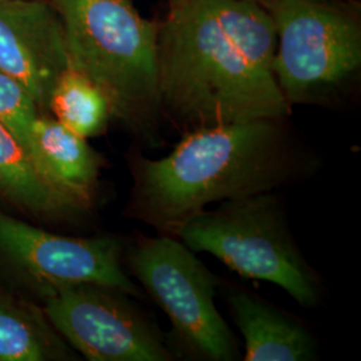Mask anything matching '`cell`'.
I'll list each match as a JSON object with an SVG mask.
<instances>
[{"instance_id": "obj_1", "label": "cell", "mask_w": 361, "mask_h": 361, "mask_svg": "<svg viewBox=\"0 0 361 361\" xmlns=\"http://www.w3.org/2000/svg\"><path fill=\"white\" fill-rule=\"evenodd\" d=\"M276 28L255 0H186L158 26L164 116L183 133L289 114L273 74Z\"/></svg>"}, {"instance_id": "obj_2", "label": "cell", "mask_w": 361, "mask_h": 361, "mask_svg": "<svg viewBox=\"0 0 361 361\" xmlns=\"http://www.w3.org/2000/svg\"><path fill=\"white\" fill-rule=\"evenodd\" d=\"M283 119H256L190 130L170 154L130 155L128 217L174 235L212 204L276 192L313 171Z\"/></svg>"}, {"instance_id": "obj_3", "label": "cell", "mask_w": 361, "mask_h": 361, "mask_svg": "<svg viewBox=\"0 0 361 361\" xmlns=\"http://www.w3.org/2000/svg\"><path fill=\"white\" fill-rule=\"evenodd\" d=\"M65 30L68 66L89 78L123 121L150 146L164 118L158 25L130 0H51Z\"/></svg>"}, {"instance_id": "obj_4", "label": "cell", "mask_w": 361, "mask_h": 361, "mask_svg": "<svg viewBox=\"0 0 361 361\" xmlns=\"http://www.w3.org/2000/svg\"><path fill=\"white\" fill-rule=\"evenodd\" d=\"M176 237L240 276L277 285L298 305H319L323 285L293 238L274 192L219 202L185 222Z\"/></svg>"}, {"instance_id": "obj_5", "label": "cell", "mask_w": 361, "mask_h": 361, "mask_svg": "<svg viewBox=\"0 0 361 361\" xmlns=\"http://www.w3.org/2000/svg\"><path fill=\"white\" fill-rule=\"evenodd\" d=\"M276 28L273 74L292 104H313L359 73L361 31L348 11L324 0H271Z\"/></svg>"}, {"instance_id": "obj_6", "label": "cell", "mask_w": 361, "mask_h": 361, "mask_svg": "<svg viewBox=\"0 0 361 361\" xmlns=\"http://www.w3.org/2000/svg\"><path fill=\"white\" fill-rule=\"evenodd\" d=\"M195 255L174 235H142L128 250L126 262L166 313L182 352L197 360H238L232 329L214 304L219 277Z\"/></svg>"}, {"instance_id": "obj_7", "label": "cell", "mask_w": 361, "mask_h": 361, "mask_svg": "<svg viewBox=\"0 0 361 361\" xmlns=\"http://www.w3.org/2000/svg\"><path fill=\"white\" fill-rule=\"evenodd\" d=\"M44 314L91 361H171L176 355L128 293L101 285L43 288Z\"/></svg>"}, {"instance_id": "obj_8", "label": "cell", "mask_w": 361, "mask_h": 361, "mask_svg": "<svg viewBox=\"0 0 361 361\" xmlns=\"http://www.w3.org/2000/svg\"><path fill=\"white\" fill-rule=\"evenodd\" d=\"M0 252L43 288L94 284L141 297L122 265V243L113 237H66L0 212Z\"/></svg>"}, {"instance_id": "obj_9", "label": "cell", "mask_w": 361, "mask_h": 361, "mask_svg": "<svg viewBox=\"0 0 361 361\" xmlns=\"http://www.w3.org/2000/svg\"><path fill=\"white\" fill-rule=\"evenodd\" d=\"M68 67L65 30L51 1L0 0V71L16 79L40 110Z\"/></svg>"}, {"instance_id": "obj_10", "label": "cell", "mask_w": 361, "mask_h": 361, "mask_svg": "<svg viewBox=\"0 0 361 361\" xmlns=\"http://www.w3.org/2000/svg\"><path fill=\"white\" fill-rule=\"evenodd\" d=\"M28 155L44 180L79 212L92 205L101 158L85 138L66 129L55 118L39 116L31 130Z\"/></svg>"}, {"instance_id": "obj_11", "label": "cell", "mask_w": 361, "mask_h": 361, "mask_svg": "<svg viewBox=\"0 0 361 361\" xmlns=\"http://www.w3.org/2000/svg\"><path fill=\"white\" fill-rule=\"evenodd\" d=\"M233 320L244 337L245 361H312L317 343L308 328L243 288L228 290Z\"/></svg>"}, {"instance_id": "obj_12", "label": "cell", "mask_w": 361, "mask_h": 361, "mask_svg": "<svg viewBox=\"0 0 361 361\" xmlns=\"http://www.w3.org/2000/svg\"><path fill=\"white\" fill-rule=\"evenodd\" d=\"M0 200L42 217H65L79 212L39 174L26 149L1 123Z\"/></svg>"}, {"instance_id": "obj_13", "label": "cell", "mask_w": 361, "mask_h": 361, "mask_svg": "<svg viewBox=\"0 0 361 361\" xmlns=\"http://www.w3.org/2000/svg\"><path fill=\"white\" fill-rule=\"evenodd\" d=\"M71 359L46 314L0 288V361Z\"/></svg>"}, {"instance_id": "obj_14", "label": "cell", "mask_w": 361, "mask_h": 361, "mask_svg": "<svg viewBox=\"0 0 361 361\" xmlns=\"http://www.w3.org/2000/svg\"><path fill=\"white\" fill-rule=\"evenodd\" d=\"M47 110L66 129L85 140L102 133L111 116L102 90L70 66L55 82Z\"/></svg>"}, {"instance_id": "obj_15", "label": "cell", "mask_w": 361, "mask_h": 361, "mask_svg": "<svg viewBox=\"0 0 361 361\" xmlns=\"http://www.w3.org/2000/svg\"><path fill=\"white\" fill-rule=\"evenodd\" d=\"M40 109L30 92L13 77L0 71V123L28 153L31 130Z\"/></svg>"}, {"instance_id": "obj_16", "label": "cell", "mask_w": 361, "mask_h": 361, "mask_svg": "<svg viewBox=\"0 0 361 361\" xmlns=\"http://www.w3.org/2000/svg\"><path fill=\"white\" fill-rule=\"evenodd\" d=\"M166 1H168L170 7H176V6L182 4V3H183V1H186V0H166Z\"/></svg>"}, {"instance_id": "obj_17", "label": "cell", "mask_w": 361, "mask_h": 361, "mask_svg": "<svg viewBox=\"0 0 361 361\" xmlns=\"http://www.w3.org/2000/svg\"><path fill=\"white\" fill-rule=\"evenodd\" d=\"M255 1H257V3H259V4L265 8V7L269 4V1H271V0H255Z\"/></svg>"}]
</instances>
